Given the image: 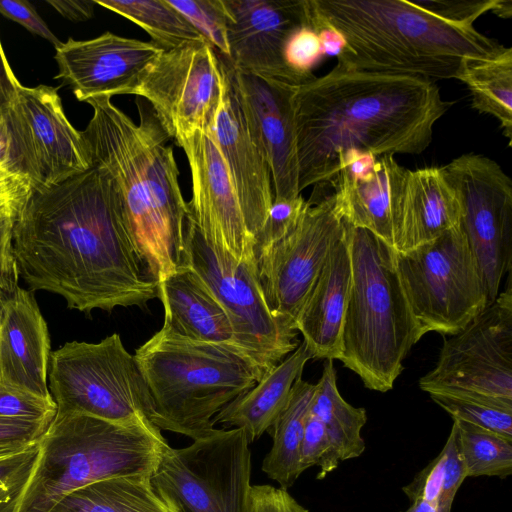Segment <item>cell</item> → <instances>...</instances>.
I'll return each instance as SVG.
<instances>
[{
  "label": "cell",
  "instance_id": "18",
  "mask_svg": "<svg viewBox=\"0 0 512 512\" xmlns=\"http://www.w3.org/2000/svg\"><path fill=\"white\" fill-rule=\"evenodd\" d=\"M217 56L223 90L212 135L231 175L248 230L256 242L274 199L271 171L257 127L245 105L235 68L227 57Z\"/></svg>",
  "mask_w": 512,
  "mask_h": 512
},
{
  "label": "cell",
  "instance_id": "14",
  "mask_svg": "<svg viewBox=\"0 0 512 512\" xmlns=\"http://www.w3.org/2000/svg\"><path fill=\"white\" fill-rule=\"evenodd\" d=\"M346 227L335 194L321 195L307 200L294 229L256 257L269 310L295 330L301 307Z\"/></svg>",
  "mask_w": 512,
  "mask_h": 512
},
{
  "label": "cell",
  "instance_id": "29",
  "mask_svg": "<svg viewBox=\"0 0 512 512\" xmlns=\"http://www.w3.org/2000/svg\"><path fill=\"white\" fill-rule=\"evenodd\" d=\"M454 78L470 91L472 107L496 118L511 143L512 48L502 45L487 55L464 57Z\"/></svg>",
  "mask_w": 512,
  "mask_h": 512
},
{
  "label": "cell",
  "instance_id": "52",
  "mask_svg": "<svg viewBox=\"0 0 512 512\" xmlns=\"http://www.w3.org/2000/svg\"><path fill=\"white\" fill-rule=\"evenodd\" d=\"M30 189H32V184L27 178L10 174L0 168V196Z\"/></svg>",
  "mask_w": 512,
  "mask_h": 512
},
{
  "label": "cell",
  "instance_id": "20",
  "mask_svg": "<svg viewBox=\"0 0 512 512\" xmlns=\"http://www.w3.org/2000/svg\"><path fill=\"white\" fill-rule=\"evenodd\" d=\"M59 73L79 101L133 94L163 52L154 43L105 32L89 40L69 38L55 48Z\"/></svg>",
  "mask_w": 512,
  "mask_h": 512
},
{
  "label": "cell",
  "instance_id": "4",
  "mask_svg": "<svg viewBox=\"0 0 512 512\" xmlns=\"http://www.w3.org/2000/svg\"><path fill=\"white\" fill-rule=\"evenodd\" d=\"M309 27L345 39L337 64L358 71L451 79L464 57L502 45L474 25L445 20L407 0H306Z\"/></svg>",
  "mask_w": 512,
  "mask_h": 512
},
{
  "label": "cell",
  "instance_id": "8",
  "mask_svg": "<svg viewBox=\"0 0 512 512\" xmlns=\"http://www.w3.org/2000/svg\"><path fill=\"white\" fill-rule=\"evenodd\" d=\"M48 388L57 414L153 425L145 381L117 333L97 343L66 342L52 351Z\"/></svg>",
  "mask_w": 512,
  "mask_h": 512
},
{
  "label": "cell",
  "instance_id": "6",
  "mask_svg": "<svg viewBox=\"0 0 512 512\" xmlns=\"http://www.w3.org/2000/svg\"><path fill=\"white\" fill-rule=\"evenodd\" d=\"M168 447L153 425L56 413L38 440L35 465L14 512H45L67 493L96 481L151 475Z\"/></svg>",
  "mask_w": 512,
  "mask_h": 512
},
{
  "label": "cell",
  "instance_id": "1",
  "mask_svg": "<svg viewBox=\"0 0 512 512\" xmlns=\"http://www.w3.org/2000/svg\"><path fill=\"white\" fill-rule=\"evenodd\" d=\"M19 276L31 291L64 298L86 314L145 308L158 283L126 226L108 172L93 166L49 188H33L13 229Z\"/></svg>",
  "mask_w": 512,
  "mask_h": 512
},
{
  "label": "cell",
  "instance_id": "22",
  "mask_svg": "<svg viewBox=\"0 0 512 512\" xmlns=\"http://www.w3.org/2000/svg\"><path fill=\"white\" fill-rule=\"evenodd\" d=\"M235 71L266 152L274 199H295L301 195L292 108L296 86Z\"/></svg>",
  "mask_w": 512,
  "mask_h": 512
},
{
  "label": "cell",
  "instance_id": "23",
  "mask_svg": "<svg viewBox=\"0 0 512 512\" xmlns=\"http://www.w3.org/2000/svg\"><path fill=\"white\" fill-rule=\"evenodd\" d=\"M349 223L331 248L295 321L313 358L340 359L352 266Z\"/></svg>",
  "mask_w": 512,
  "mask_h": 512
},
{
  "label": "cell",
  "instance_id": "54",
  "mask_svg": "<svg viewBox=\"0 0 512 512\" xmlns=\"http://www.w3.org/2000/svg\"><path fill=\"white\" fill-rule=\"evenodd\" d=\"M400 512H438V505L436 502H431L424 499H416L411 502V505L408 509Z\"/></svg>",
  "mask_w": 512,
  "mask_h": 512
},
{
  "label": "cell",
  "instance_id": "49",
  "mask_svg": "<svg viewBox=\"0 0 512 512\" xmlns=\"http://www.w3.org/2000/svg\"><path fill=\"white\" fill-rule=\"evenodd\" d=\"M318 35L323 56L337 57L345 48V39L340 32L328 25L311 27Z\"/></svg>",
  "mask_w": 512,
  "mask_h": 512
},
{
  "label": "cell",
  "instance_id": "10",
  "mask_svg": "<svg viewBox=\"0 0 512 512\" xmlns=\"http://www.w3.org/2000/svg\"><path fill=\"white\" fill-rule=\"evenodd\" d=\"M251 453L243 430L215 429L168 447L150 481L173 512H249Z\"/></svg>",
  "mask_w": 512,
  "mask_h": 512
},
{
  "label": "cell",
  "instance_id": "39",
  "mask_svg": "<svg viewBox=\"0 0 512 512\" xmlns=\"http://www.w3.org/2000/svg\"><path fill=\"white\" fill-rule=\"evenodd\" d=\"M306 206L307 200L301 195L295 199H273L265 224L256 240L255 256L257 257L294 229Z\"/></svg>",
  "mask_w": 512,
  "mask_h": 512
},
{
  "label": "cell",
  "instance_id": "38",
  "mask_svg": "<svg viewBox=\"0 0 512 512\" xmlns=\"http://www.w3.org/2000/svg\"><path fill=\"white\" fill-rule=\"evenodd\" d=\"M37 453L38 441L24 452L0 461V512H14Z\"/></svg>",
  "mask_w": 512,
  "mask_h": 512
},
{
  "label": "cell",
  "instance_id": "34",
  "mask_svg": "<svg viewBox=\"0 0 512 512\" xmlns=\"http://www.w3.org/2000/svg\"><path fill=\"white\" fill-rule=\"evenodd\" d=\"M466 471L459 451L458 430L453 422L441 452L408 484L402 487L410 502L424 499L431 502H453Z\"/></svg>",
  "mask_w": 512,
  "mask_h": 512
},
{
  "label": "cell",
  "instance_id": "32",
  "mask_svg": "<svg viewBox=\"0 0 512 512\" xmlns=\"http://www.w3.org/2000/svg\"><path fill=\"white\" fill-rule=\"evenodd\" d=\"M93 1L140 26L150 35L151 42L163 51L191 42H208L167 0Z\"/></svg>",
  "mask_w": 512,
  "mask_h": 512
},
{
  "label": "cell",
  "instance_id": "30",
  "mask_svg": "<svg viewBox=\"0 0 512 512\" xmlns=\"http://www.w3.org/2000/svg\"><path fill=\"white\" fill-rule=\"evenodd\" d=\"M316 391V384L298 377L284 409L267 432L273 439L271 450L262 462V471L280 488L287 490L303 473L300 450L306 417Z\"/></svg>",
  "mask_w": 512,
  "mask_h": 512
},
{
  "label": "cell",
  "instance_id": "40",
  "mask_svg": "<svg viewBox=\"0 0 512 512\" xmlns=\"http://www.w3.org/2000/svg\"><path fill=\"white\" fill-rule=\"evenodd\" d=\"M54 401L0 386V417L51 422L56 415Z\"/></svg>",
  "mask_w": 512,
  "mask_h": 512
},
{
  "label": "cell",
  "instance_id": "43",
  "mask_svg": "<svg viewBox=\"0 0 512 512\" xmlns=\"http://www.w3.org/2000/svg\"><path fill=\"white\" fill-rule=\"evenodd\" d=\"M249 512H309L287 490L272 485H253Z\"/></svg>",
  "mask_w": 512,
  "mask_h": 512
},
{
  "label": "cell",
  "instance_id": "41",
  "mask_svg": "<svg viewBox=\"0 0 512 512\" xmlns=\"http://www.w3.org/2000/svg\"><path fill=\"white\" fill-rule=\"evenodd\" d=\"M323 57L317 33L309 26L296 30L287 40L284 59L293 71L314 77L312 68Z\"/></svg>",
  "mask_w": 512,
  "mask_h": 512
},
{
  "label": "cell",
  "instance_id": "28",
  "mask_svg": "<svg viewBox=\"0 0 512 512\" xmlns=\"http://www.w3.org/2000/svg\"><path fill=\"white\" fill-rule=\"evenodd\" d=\"M151 475L108 478L77 488L45 512H173L153 488Z\"/></svg>",
  "mask_w": 512,
  "mask_h": 512
},
{
  "label": "cell",
  "instance_id": "16",
  "mask_svg": "<svg viewBox=\"0 0 512 512\" xmlns=\"http://www.w3.org/2000/svg\"><path fill=\"white\" fill-rule=\"evenodd\" d=\"M223 79L218 56L206 41L163 51L133 95L147 100L170 140L213 131Z\"/></svg>",
  "mask_w": 512,
  "mask_h": 512
},
{
  "label": "cell",
  "instance_id": "7",
  "mask_svg": "<svg viewBox=\"0 0 512 512\" xmlns=\"http://www.w3.org/2000/svg\"><path fill=\"white\" fill-rule=\"evenodd\" d=\"M349 249L352 279L339 360L366 388L387 392L421 337L396 270L395 250L352 225Z\"/></svg>",
  "mask_w": 512,
  "mask_h": 512
},
{
  "label": "cell",
  "instance_id": "25",
  "mask_svg": "<svg viewBox=\"0 0 512 512\" xmlns=\"http://www.w3.org/2000/svg\"><path fill=\"white\" fill-rule=\"evenodd\" d=\"M458 196L442 167L407 170L395 252L427 243L460 223Z\"/></svg>",
  "mask_w": 512,
  "mask_h": 512
},
{
  "label": "cell",
  "instance_id": "51",
  "mask_svg": "<svg viewBox=\"0 0 512 512\" xmlns=\"http://www.w3.org/2000/svg\"><path fill=\"white\" fill-rule=\"evenodd\" d=\"M31 191L32 189L0 196V223L10 218H18Z\"/></svg>",
  "mask_w": 512,
  "mask_h": 512
},
{
  "label": "cell",
  "instance_id": "36",
  "mask_svg": "<svg viewBox=\"0 0 512 512\" xmlns=\"http://www.w3.org/2000/svg\"><path fill=\"white\" fill-rule=\"evenodd\" d=\"M209 42L218 55L229 56L227 12L223 0H167Z\"/></svg>",
  "mask_w": 512,
  "mask_h": 512
},
{
  "label": "cell",
  "instance_id": "12",
  "mask_svg": "<svg viewBox=\"0 0 512 512\" xmlns=\"http://www.w3.org/2000/svg\"><path fill=\"white\" fill-rule=\"evenodd\" d=\"M445 394L512 410V288L507 287L461 331L445 338L435 367L419 380Z\"/></svg>",
  "mask_w": 512,
  "mask_h": 512
},
{
  "label": "cell",
  "instance_id": "37",
  "mask_svg": "<svg viewBox=\"0 0 512 512\" xmlns=\"http://www.w3.org/2000/svg\"><path fill=\"white\" fill-rule=\"evenodd\" d=\"M340 461L339 453L324 425L308 413L300 450L301 470L304 472L310 467L318 466L320 472L316 478L321 480L337 469Z\"/></svg>",
  "mask_w": 512,
  "mask_h": 512
},
{
  "label": "cell",
  "instance_id": "27",
  "mask_svg": "<svg viewBox=\"0 0 512 512\" xmlns=\"http://www.w3.org/2000/svg\"><path fill=\"white\" fill-rule=\"evenodd\" d=\"M311 358V352L302 341L255 386L236 397L216 414L213 424H221L223 429H241L249 444L254 442L268 430L284 409L293 384L302 376L304 366Z\"/></svg>",
  "mask_w": 512,
  "mask_h": 512
},
{
  "label": "cell",
  "instance_id": "21",
  "mask_svg": "<svg viewBox=\"0 0 512 512\" xmlns=\"http://www.w3.org/2000/svg\"><path fill=\"white\" fill-rule=\"evenodd\" d=\"M51 354L47 323L33 294L0 289V386L44 400Z\"/></svg>",
  "mask_w": 512,
  "mask_h": 512
},
{
  "label": "cell",
  "instance_id": "19",
  "mask_svg": "<svg viewBox=\"0 0 512 512\" xmlns=\"http://www.w3.org/2000/svg\"><path fill=\"white\" fill-rule=\"evenodd\" d=\"M227 12L228 60L239 72L294 86L314 77L288 67L284 48L309 26L306 0H223Z\"/></svg>",
  "mask_w": 512,
  "mask_h": 512
},
{
  "label": "cell",
  "instance_id": "2",
  "mask_svg": "<svg viewBox=\"0 0 512 512\" xmlns=\"http://www.w3.org/2000/svg\"><path fill=\"white\" fill-rule=\"evenodd\" d=\"M451 102L429 79L347 69L338 64L296 86L292 96L298 189L331 184L351 150L420 154Z\"/></svg>",
  "mask_w": 512,
  "mask_h": 512
},
{
  "label": "cell",
  "instance_id": "47",
  "mask_svg": "<svg viewBox=\"0 0 512 512\" xmlns=\"http://www.w3.org/2000/svg\"><path fill=\"white\" fill-rule=\"evenodd\" d=\"M21 84L14 75L0 42V112L15 100Z\"/></svg>",
  "mask_w": 512,
  "mask_h": 512
},
{
  "label": "cell",
  "instance_id": "45",
  "mask_svg": "<svg viewBox=\"0 0 512 512\" xmlns=\"http://www.w3.org/2000/svg\"><path fill=\"white\" fill-rule=\"evenodd\" d=\"M16 218L0 223V289L13 291L18 287L19 272L13 246Z\"/></svg>",
  "mask_w": 512,
  "mask_h": 512
},
{
  "label": "cell",
  "instance_id": "13",
  "mask_svg": "<svg viewBox=\"0 0 512 512\" xmlns=\"http://www.w3.org/2000/svg\"><path fill=\"white\" fill-rule=\"evenodd\" d=\"M461 207L460 227L475 259L487 306L512 268V182L494 160L463 154L442 167Z\"/></svg>",
  "mask_w": 512,
  "mask_h": 512
},
{
  "label": "cell",
  "instance_id": "9",
  "mask_svg": "<svg viewBox=\"0 0 512 512\" xmlns=\"http://www.w3.org/2000/svg\"><path fill=\"white\" fill-rule=\"evenodd\" d=\"M399 280L419 335H454L486 306L478 268L458 224L439 237L395 252Z\"/></svg>",
  "mask_w": 512,
  "mask_h": 512
},
{
  "label": "cell",
  "instance_id": "48",
  "mask_svg": "<svg viewBox=\"0 0 512 512\" xmlns=\"http://www.w3.org/2000/svg\"><path fill=\"white\" fill-rule=\"evenodd\" d=\"M63 17L80 22L93 17L94 1L47 0Z\"/></svg>",
  "mask_w": 512,
  "mask_h": 512
},
{
  "label": "cell",
  "instance_id": "26",
  "mask_svg": "<svg viewBox=\"0 0 512 512\" xmlns=\"http://www.w3.org/2000/svg\"><path fill=\"white\" fill-rule=\"evenodd\" d=\"M158 290L167 329L195 341L240 349L226 311L188 265L158 282Z\"/></svg>",
  "mask_w": 512,
  "mask_h": 512
},
{
  "label": "cell",
  "instance_id": "42",
  "mask_svg": "<svg viewBox=\"0 0 512 512\" xmlns=\"http://www.w3.org/2000/svg\"><path fill=\"white\" fill-rule=\"evenodd\" d=\"M414 2L445 20L473 25L475 20L484 13L493 12L500 0H422Z\"/></svg>",
  "mask_w": 512,
  "mask_h": 512
},
{
  "label": "cell",
  "instance_id": "35",
  "mask_svg": "<svg viewBox=\"0 0 512 512\" xmlns=\"http://www.w3.org/2000/svg\"><path fill=\"white\" fill-rule=\"evenodd\" d=\"M453 420H460L512 438V410L486 402L445 394H429Z\"/></svg>",
  "mask_w": 512,
  "mask_h": 512
},
{
  "label": "cell",
  "instance_id": "15",
  "mask_svg": "<svg viewBox=\"0 0 512 512\" xmlns=\"http://www.w3.org/2000/svg\"><path fill=\"white\" fill-rule=\"evenodd\" d=\"M20 176L49 188L93 165L81 131L67 119L57 89L20 86L3 110Z\"/></svg>",
  "mask_w": 512,
  "mask_h": 512
},
{
  "label": "cell",
  "instance_id": "44",
  "mask_svg": "<svg viewBox=\"0 0 512 512\" xmlns=\"http://www.w3.org/2000/svg\"><path fill=\"white\" fill-rule=\"evenodd\" d=\"M0 13L20 24L29 32L49 41L55 48L62 43L28 1L0 0Z\"/></svg>",
  "mask_w": 512,
  "mask_h": 512
},
{
  "label": "cell",
  "instance_id": "3",
  "mask_svg": "<svg viewBox=\"0 0 512 512\" xmlns=\"http://www.w3.org/2000/svg\"><path fill=\"white\" fill-rule=\"evenodd\" d=\"M87 102L93 116L81 133L92 165L108 172L134 245L158 283L187 264L188 209L170 138L142 97L135 99L138 124L111 98Z\"/></svg>",
  "mask_w": 512,
  "mask_h": 512
},
{
  "label": "cell",
  "instance_id": "46",
  "mask_svg": "<svg viewBox=\"0 0 512 512\" xmlns=\"http://www.w3.org/2000/svg\"><path fill=\"white\" fill-rule=\"evenodd\" d=\"M50 422L0 417V442L31 444L39 440Z\"/></svg>",
  "mask_w": 512,
  "mask_h": 512
},
{
  "label": "cell",
  "instance_id": "5",
  "mask_svg": "<svg viewBox=\"0 0 512 512\" xmlns=\"http://www.w3.org/2000/svg\"><path fill=\"white\" fill-rule=\"evenodd\" d=\"M134 357L148 390L151 423L193 441L212 433L216 414L262 378L240 349L195 341L165 326Z\"/></svg>",
  "mask_w": 512,
  "mask_h": 512
},
{
  "label": "cell",
  "instance_id": "24",
  "mask_svg": "<svg viewBox=\"0 0 512 512\" xmlns=\"http://www.w3.org/2000/svg\"><path fill=\"white\" fill-rule=\"evenodd\" d=\"M407 170L393 155H381L366 173L350 176L339 172L332 183L344 219L393 249Z\"/></svg>",
  "mask_w": 512,
  "mask_h": 512
},
{
  "label": "cell",
  "instance_id": "31",
  "mask_svg": "<svg viewBox=\"0 0 512 512\" xmlns=\"http://www.w3.org/2000/svg\"><path fill=\"white\" fill-rule=\"evenodd\" d=\"M309 413L324 425L341 461L363 454L365 442L361 431L367 422L366 410L354 407L342 398L337 388L336 370L331 359L324 363Z\"/></svg>",
  "mask_w": 512,
  "mask_h": 512
},
{
  "label": "cell",
  "instance_id": "11",
  "mask_svg": "<svg viewBox=\"0 0 512 512\" xmlns=\"http://www.w3.org/2000/svg\"><path fill=\"white\" fill-rule=\"evenodd\" d=\"M186 266L204 282L226 311L237 346L263 377L299 345L298 332L267 305L257 261H239L209 244L187 218Z\"/></svg>",
  "mask_w": 512,
  "mask_h": 512
},
{
  "label": "cell",
  "instance_id": "50",
  "mask_svg": "<svg viewBox=\"0 0 512 512\" xmlns=\"http://www.w3.org/2000/svg\"><path fill=\"white\" fill-rule=\"evenodd\" d=\"M0 168L10 174L20 176L13 154L9 128L3 111L0 112Z\"/></svg>",
  "mask_w": 512,
  "mask_h": 512
},
{
  "label": "cell",
  "instance_id": "33",
  "mask_svg": "<svg viewBox=\"0 0 512 512\" xmlns=\"http://www.w3.org/2000/svg\"><path fill=\"white\" fill-rule=\"evenodd\" d=\"M458 430L459 451L466 477L497 476L512 473V438L473 424L453 420Z\"/></svg>",
  "mask_w": 512,
  "mask_h": 512
},
{
  "label": "cell",
  "instance_id": "17",
  "mask_svg": "<svg viewBox=\"0 0 512 512\" xmlns=\"http://www.w3.org/2000/svg\"><path fill=\"white\" fill-rule=\"evenodd\" d=\"M191 173L187 218L212 246L239 261H257L231 175L211 132L195 131L175 142Z\"/></svg>",
  "mask_w": 512,
  "mask_h": 512
},
{
  "label": "cell",
  "instance_id": "53",
  "mask_svg": "<svg viewBox=\"0 0 512 512\" xmlns=\"http://www.w3.org/2000/svg\"><path fill=\"white\" fill-rule=\"evenodd\" d=\"M36 443V442H35ZM24 443L0 442V461L13 457L29 449L32 445Z\"/></svg>",
  "mask_w": 512,
  "mask_h": 512
}]
</instances>
